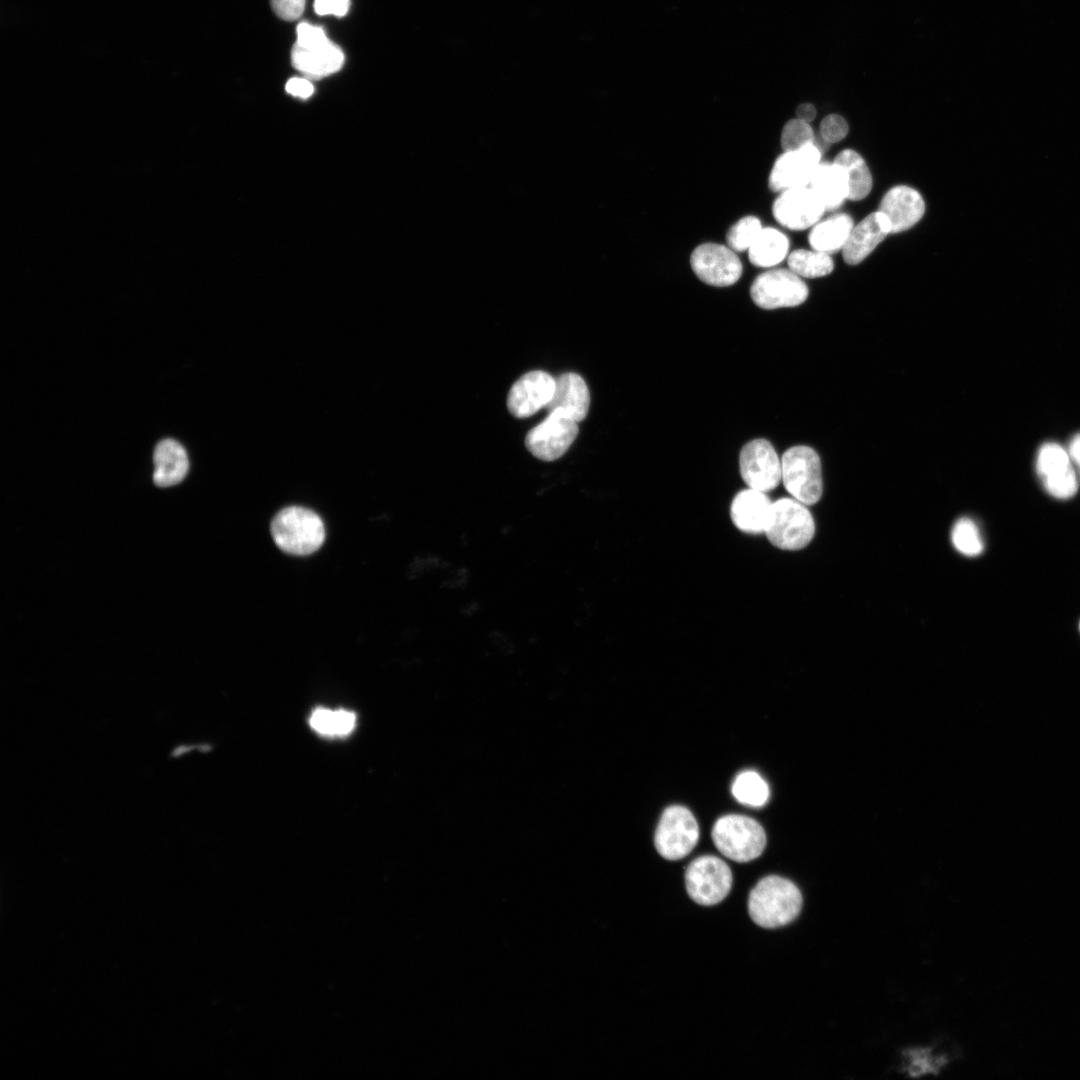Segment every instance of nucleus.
<instances>
[{
    "label": "nucleus",
    "instance_id": "f257e3e1",
    "mask_svg": "<svg viewBox=\"0 0 1080 1080\" xmlns=\"http://www.w3.org/2000/svg\"><path fill=\"white\" fill-rule=\"evenodd\" d=\"M802 902V894L792 881L778 875H768L751 889L747 910L756 925L773 929L795 920Z\"/></svg>",
    "mask_w": 1080,
    "mask_h": 1080
},
{
    "label": "nucleus",
    "instance_id": "f03ea898",
    "mask_svg": "<svg viewBox=\"0 0 1080 1080\" xmlns=\"http://www.w3.org/2000/svg\"><path fill=\"white\" fill-rule=\"evenodd\" d=\"M272 537L286 553L308 555L318 550L325 539L321 518L312 510L290 506L276 514L271 523Z\"/></svg>",
    "mask_w": 1080,
    "mask_h": 1080
},
{
    "label": "nucleus",
    "instance_id": "7ed1b4c3",
    "mask_svg": "<svg viewBox=\"0 0 1080 1080\" xmlns=\"http://www.w3.org/2000/svg\"><path fill=\"white\" fill-rule=\"evenodd\" d=\"M291 62L295 69L312 79H319L337 72L343 65L344 53L325 34L322 27L301 22L297 26V40L291 50Z\"/></svg>",
    "mask_w": 1080,
    "mask_h": 1080
},
{
    "label": "nucleus",
    "instance_id": "20e7f679",
    "mask_svg": "<svg viewBox=\"0 0 1080 1080\" xmlns=\"http://www.w3.org/2000/svg\"><path fill=\"white\" fill-rule=\"evenodd\" d=\"M712 840L717 850L726 858L738 862H750L765 849L767 838L762 825L755 819L737 814L725 815L714 823Z\"/></svg>",
    "mask_w": 1080,
    "mask_h": 1080
},
{
    "label": "nucleus",
    "instance_id": "39448f33",
    "mask_svg": "<svg viewBox=\"0 0 1080 1080\" xmlns=\"http://www.w3.org/2000/svg\"><path fill=\"white\" fill-rule=\"evenodd\" d=\"M815 533L814 519L806 505L793 497L772 502L764 534L778 549L796 551L806 547Z\"/></svg>",
    "mask_w": 1080,
    "mask_h": 1080
},
{
    "label": "nucleus",
    "instance_id": "423d86ee",
    "mask_svg": "<svg viewBox=\"0 0 1080 1080\" xmlns=\"http://www.w3.org/2000/svg\"><path fill=\"white\" fill-rule=\"evenodd\" d=\"M782 477L787 492L805 505L817 503L823 492L821 462L808 446L789 448L781 458Z\"/></svg>",
    "mask_w": 1080,
    "mask_h": 1080
},
{
    "label": "nucleus",
    "instance_id": "0eeeda50",
    "mask_svg": "<svg viewBox=\"0 0 1080 1080\" xmlns=\"http://www.w3.org/2000/svg\"><path fill=\"white\" fill-rule=\"evenodd\" d=\"M684 878L688 896L702 906H712L723 901L733 883L728 864L714 855H703L694 859L688 865Z\"/></svg>",
    "mask_w": 1080,
    "mask_h": 1080
},
{
    "label": "nucleus",
    "instance_id": "6e6552de",
    "mask_svg": "<svg viewBox=\"0 0 1080 1080\" xmlns=\"http://www.w3.org/2000/svg\"><path fill=\"white\" fill-rule=\"evenodd\" d=\"M699 838L698 823L692 812L680 805L669 806L658 822L654 844L657 852L667 860L675 861L687 856Z\"/></svg>",
    "mask_w": 1080,
    "mask_h": 1080
},
{
    "label": "nucleus",
    "instance_id": "1a4fd4ad",
    "mask_svg": "<svg viewBox=\"0 0 1080 1080\" xmlns=\"http://www.w3.org/2000/svg\"><path fill=\"white\" fill-rule=\"evenodd\" d=\"M809 290L790 269H772L756 277L750 288L753 302L762 309L795 307L808 297Z\"/></svg>",
    "mask_w": 1080,
    "mask_h": 1080
},
{
    "label": "nucleus",
    "instance_id": "9d476101",
    "mask_svg": "<svg viewBox=\"0 0 1080 1080\" xmlns=\"http://www.w3.org/2000/svg\"><path fill=\"white\" fill-rule=\"evenodd\" d=\"M578 422L560 410L528 431L525 445L528 451L543 461H554L565 454L578 434Z\"/></svg>",
    "mask_w": 1080,
    "mask_h": 1080
},
{
    "label": "nucleus",
    "instance_id": "9b49d317",
    "mask_svg": "<svg viewBox=\"0 0 1080 1080\" xmlns=\"http://www.w3.org/2000/svg\"><path fill=\"white\" fill-rule=\"evenodd\" d=\"M739 470L749 488L766 493L781 482V459L766 439H754L743 446L739 455Z\"/></svg>",
    "mask_w": 1080,
    "mask_h": 1080
},
{
    "label": "nucleus",
    "instance_id": "f8f14e48",
    "mask_svg": "<svg viewBox=\"0 0 1080 1080\" xmlns=\"http://www.w3.org/2000/svg\"><path fill=\"white\" fill-rule=\"evenodd\" d=\"M734 252L721 244H701L691 254V268L708 285L731 286L739 280L743 271L742 263Z\"/></svg>",
    "mask_w": 1080,
    "mask_h": 1080
},
{
    "label": "nucleus",
    "instance_id": "ddd939ff",
    "mask_svg": "<svg viewBox=\"0 0 1080 1080\" xmlns=\"http://www.w3.org/2000/svg\"><path fill=\"white\" fill-rule=\"evenodd\" d=\"M1036 470L1046 491L1067 499L1077 491L1078 479L1068 450L1057 443L1043 444L1037 454Z\"/></svg>",
    "mask_w": 1080,
    "mask_h": 1080
},
{
    "label": "nucleus",
    "instance_id": "4468645a",
    "mask_svg": "<svg viewBox=\"0 0 1080 1080\" xmlns=\"http://www.w3.org/2000/svg\"><path fill=\"white\" fill-rule=\"evenodd\" d=\"M825 211L824 205L809 186L782 191L772 206L776 221L790 230L812 228Z\"/></svg>",
    "mask_w": 1080,
    "mask_h": 1080
},
{
    "label": "nucleus",
    "instance_id": "2eb2a0df",
    "mask_svg": "<svg viewBox=\"0 0 1080 1080\" xmlns=\"http://www.w3.org/2000/svg\"><path fill=\"white\" fill-rule=\"evenodd\" d=\"M820 158L821 151L815 142L796 150L784 151L771 169L769 188L774 192H782L807 186L820 164Z\"/></svg>",
    "mask_w": 1080,
    "mask_h": 1080
},
{
    "label": "nucleus",
    "instance_id": "dca6fc26",
    "mask_svg": "<svg viewBox=\"0 0 1080 1080\" xmlns=\"http://www.w3.org/2000/svg\"><path fill=\"white\" fill-rule=\"evenodd\" d=\"M555 389V378L542 370L530 371L511 387L507 397L509 412L516 418H527L546 407Z\"/></svg>",
    "mask_w": 1080,
    "mask_h": 1080
},
{
    "label": "nucleus",
    "instance_id": "f3484780",
    "mask_svg": "<svg viewBox=\"0 0 1080 1080\" xmlns=\"http://www.w3.org/2000/svg\"><path fill=\"white\" fill-rule=\"evenodd\" d=\"M878 210L888 220L891 233H899L920 221L925 212V202L916 189L897 185L885 193Z\"/></svg>",
    "mask_w": 1080,
    "mask_h": 1080
},
{
    "label": "nucleus",
    "instance_id": "a211bd4d",
    "mask_svg": "<svg viewBox=\"0 0 1080 1080\" xmlns=\"http://www.w3.org/2000/svg\"><path fill=\"white\" fill-rule=\"evenodd\" d=\"M890 233L889 222L879 210L867 215L853 226L841 250L844 261L849 265L861 263Z\"/></svg>",
    "mask_w": 1080,
    "mask_h": 1080
},
{
    "label": "nucleus",
    "instance_id": "6ab92c4d",
    "mask_svg": "<svg viewBox=\"0 0 1080 1080\" xmlns=\"http://www.w3.org/2000/svg\"><path fill=\"white\" fill-rule=\"evenodd\" d=\"M771 505L772 501L766 492L748 487L739 491L731 501V521L743 533L764 534Z\"/></svg>",
    "mask_w": 1080,
    "mask_h": 1080
},
{
    "label": "nucleus",
    "instance_id": "aec40b11",
    "mask_svg": "<svg viewBox=\"0 0 1080 1080\" xmlns=\"http://www.w3.org/2000/svg\"><path fill=\"white\" fill-rule=\"evenodd\" d=\"M589 406V389L580 375L569 372L555 378L553 396L545 407L549 412L560 410L580 422L587 416Z\"/></svg>",
    "mask_w": 1080,
    "mask_h": 1080
},
{
    "label": "nucleus",
    "instance_id": "412c9836",
    "mask_svg": "<svg viewBox=\"0 0 1080 1080\" xmlns=\"http://www.w3.org/2000/svg\"><path fill=\"white\" fill-rule=\"evenodd\" d=\"M153 480L159 487H170L180 483L189 469V460L184 447L176 440L160 441L154 451Z\"/></svg>",
    "mask_w": 1080,
    "mask_h": 1080
},
{
    "label": "nucleus",
    "instance_id": "4be33fe9",
    "mask_svg": "<svg viewBox=\"0 0 1080 1080\" xmlns=\"http://www.w3.org/2000/svg\"><path fill=\"white\" fill-rule=\"evenodd\" d=\"M807 186L817 195L826 211L837 209L849 196L847 176L835 162H820Z\"/></svg>",
    "mask_w": 1080,
    "mask_h": 1080
},
{
    "label": "nucleus",
    "instance_id": "5701e85b",
    "mask_svg": "<svg viewBox=\"0 0 1080 1080\" xmlns=\"http://www.w3.org/2000/svg\"><path fill=\"white\" fill-rule=\"evenodd\" d=\"M853 226V220L848 214H834L811 228L809 244L812 249L828 254L842 250Z\"/></svg>",
    "mask_w": 1080,
    "mask_h": 1080
},
{
    "label": "nucleus",
    "instance_id": "b1692460",
    "mask_svg": "<svg viewBox=\"0 0 1080 1080\" xmlns=\"http://www.w3.org/2000/svg\"><path fill=\"white\" fill-rule=\"evenodd\" d=\"M310 728L326 738H344L352 734L357 726V715L346 708L318 706L309 717Z\"/></svg>",
    "mask_w": 1080,
    "mask_h": 1080
},
{
    "label": "nucleus",
    "instance_id": "393cba45",
    "mask_svg": "<svg viewBox=\"0 0 1080 1080\" xmlns=\"http://www.w3.org/2000/svg\"><path fill=\"white\" fill-rule=\"evenodd\" d=\"M789 249V240L781 231L762 228L748 249L750 262L757 267H772L783 261Z\"/></svg>",
    "mask_w": 1080,
    "mask_h": 1080
},
{
    "label": "nucleus",
    "instance_id": "a878e982",
    "mask_svg": "<svg viewBox=\"0 0 1080 1080\" xmlns=\"http://www.w3.org/2000/svg\"><path fill=\"white\" fill-rule=\"evenodd\" d=\"M833 162L845 172L849 187V200L864 199L872 189V175L863 157L852 149L839 152Z\"/></svg>",
    "mask_w": 1080,
    "mask_h": 1080
},
{
    "label": "nucleus",
    "instance_id": "bb28decb",
    "mask_svg": "<svg viewBox=\"0 0 1080 1080\" xmlns=\"http://www.w3.org/2000/svg\"><path fill=\"white\" fill-rule=\"evenodd\" d=\"M788 266L800 277L819 278L833 271L834 262L828 253L815 249H798L788 256Z\"/></svg>",
    "mask_w": 1080,
    "mask_h": 1080
},
{
    "label": "nucleus",
    "instance_id": "cd10ccee",
    "mask_svg": "<svg viewBox=\"0 0 1080 1080\" xmlns=\"http://www.w3.org/2000/svg\"><path fill=\"white\" fill-rule=\"evenodd\" d=\"M731 791L738 802L752 807L763 806L769 798L767 782L752 770L738 774L732 783Z\"/></svg>",
    "mask_w": 1080,
    "mask_h": 1080
},
{
    "label": "nucleus",
    "instance_id": "c85d7f7f",
    "mask_svg": "<svg viewBox=\"0 0 1080 1080\" xmlns=\"http://www.w3.org/2000/svg\"><path fill=\"white\" fill-rule=\"evenodd\" d=\"M952 543L960 553L974 557L983 551V541L976 524L969 518L959 519L952 530Z\"/></svg>",
    "mask_w": 1080,
    "mask_h": 1080
},
{
    "label": "nucleus",
    "instance_id": "c756f323",
    "mask_svg": "<svg viewBox=\"0 0 1080 1080\" xmlns=\"http://www.w3.org/2000/svg\"><path fill=\"white\" fill-rule=\"evenodd\" d=\"M762 230L761 222L754 216H746L737 221L728 231L726 240L733 251L748 250Z\"/></svg>",
    "mask_w": 1080,
    "mask_h": 1080
},
{
    "label": "nucleus",
    "instance_id": "7c9ffc66",
    "mask_svg": "<svg viewBox=\"0 0 1080 1080\" xmlns=\"http://www.w3.org/2000/svg\"><path fill=\"white\" fill-rule=\"evenodd\" d=\"M814 143V132L808 122L801 119L789 120L782 129L781 146L784 151H791Z\"/></svg>",
    "mask_w": 1080,
    "mask_h": 1080
},
{
    "label": "nucleus",
    "instance_id": "2f4dec72",
    "mask_svg": "<svg viewBox=\"0 0 1080 1080\" xmlns=\"http://www.w3.org/2000/svg\"><path fill=\"white\" fill-rule=\"evenodd\" d=\"M848 131V123L837 114L826 116L820 124V134L826 143H837L843 140Z\"/></svg>",
    "mask_w": 1080,
    "mask_h": 1080
},
{
    "label": "nucleus",
    "instance_id": "473e14b6",
    "mask_svg": "<svg viewBox=\"0 0 1080 1080\" xmlns=\"http://www.w3.org/2000/svg\"><path fill=\"white\" fill-rule=\"evenodd\" d=\"M275 14L286 21L298 19L305 8V0H271Z\"/></svg>",
    "mask_w": 1080,
    "mask_h": 1080
},
{
    "label": "nucleus",
    "instance_id": "72a5a7b5",
    "mask_svg": "<svg viewBox=\"0 0 1080 1080\" xmlns=\"http://www.w3.org/2000/svg\"><path fill=\"white\" fill-rule=\"evenodd\" d=\"M350 0H315L314 10L318 15L344 16L349 9Z\"/></svg>",
    "mask_w": 1080,
    "mask_h": 1080
},
{
    "label": "nucleus",
    "instance_id": "f704fd0d",
    "mask_svg": "<svg viewBox=\"0 0 1080 1080\" xmlns=\"http://www.w3.org/2000/svg\"><path fill=\"white\" fill-rule=\"evenodd\" d=\"M285 88L289 94L302 99L309 98L314 92V87L307 78H291Z\"/></svg>",
    "mask_w": 1080,
    "mask_h": 1080
},
{
    "label": "nucleus",
    "instance_id": "c9c22d12",
    "mask_svg": "<svg viewBox=\"0 0 1080 1080\" xmlns=\"http://www.w3.org/2000/svg\"><path fill=\"white\" fill-rule=\"evenodd\" d=\"M1068 452L1070 454L1074 467L1078 469L1080 475V434H1077L1072 439Z\"/></svg>",
    "mask_w": 1080,
    "mask_h": 1080
},
{
    "label": "nucleus",
    "instance_id": "e433bc0d",
    "mask_svg": "<svg viewBox=\"0 0 1080 1080\" xmlns=\"http://www.w3.org/2000/svg\"><path fill=\"white\" fill-rule=\"evenodd\" d=\"M796 115L798 119L809 123L815 118L816 109L812 104L804 103L797 107Z\"/></svg>",
    "mask_w": 1080,
    "mask_h": 1080
},
{
    "label": "nucleus",
    "instance_id": "4c0bfd02",
    "mask_svg": "<svg viewBox=\"0 0 1080 1080\" xmlns=\"http://www.w3.org/2000/svg\"><path fill=\"white\" fill-rule=\"evenodd\" d=\"M1079 627H1080V625H1079Z\"/></svg>",
    "mask_w": 1080,
    "mask_h": 1080
}]
</instances>
